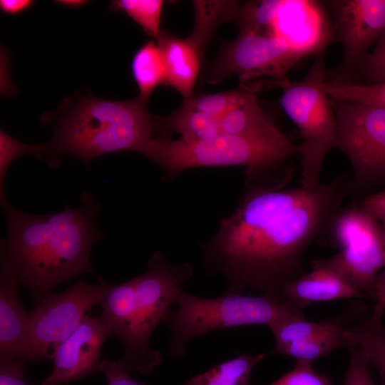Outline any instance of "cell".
<instances>
[{"mask_svg":"<svg viewBox=\"0 0 385 385\" xmlns=\"http://www.w3.org/2000/svg\"><path fill=\"white\" fill-rule=\"evenodd\" d=\"M329 232L340 251L315 260L340 274L356 290L373 298L377 274L385 268L381 224L358 205L341 209Z\"/></svg>","mask_w":385,"mask_h":385,"instance_id":"obj_8","label":"cell"},{"mask_svg":"<svg viewBox=\"0 0 385 385\" xmlns=\"http://www.w3.org/2000/svg\"><path fill=\"white\" fill-rule=\"evenodd\" d=\"M323 50L303 80L279 85L282 88L281 107L297 127L302 139L299 153L301 184L307 187L321 183L322 165L333 149L337 128L332 101L319 84L325 78Z\"/></svg>","mask_w":385,"mask_h":385,"instance_id":"obj_7","label":"cell"},{"mask_svg":"<svg viewBox=\"0 0 385 385\" xmlns=\"http://www.w3.org/2000/svg\"><path fill=\"white\" fill-rule=\"evenodd\" d=\"M373 299L376 303L385 307V268L376 276Z\"/></svg>","mask_w":385,"mask_h":385,"instance_id":"obj_36","label":"cell"},{"mask_svg":"<svg viewBox=\"0 0 385 385\" xmlns=\"http://www.w3.org/2000/svg\"><path fill=\"white\" fill-rule=\"evenodd\" d=\"M165 69V83L184 100L192 96L200 72L203 51L188 36L178 38L162 31L157 38Z\"/></svg>","mask_w":385,"mask_h":385,"instance_id":"obj_16","label":"cell"},{"mask_svg":"<svg viewBox=\"0 0 385 385\" xmlns=\"http://www.w3.org/2000/svg\"><path fill=\"white\" fill-rule=\"evenodd\" d=\"M131 72L140 91L139 96L148 99L153 91L165 82V69L160 49L149 41L134 53Z\"/></svg>","mask_w":385,"mask_h":385,"instance_id":"obj_22","label":"cell"},{"mask_svg":"<svg viewBox=\"0 0 385 385\" xmlns=\"http://www.w3.org/2000/svg\"><path fill=\"white\" fill-rule=\"evenodd\" d=\"M81 201L78 208L43 215L18 210L7 200L1 202L8 227L1 243V265L29 288L37 304L59 283L93 273L91 251L102 237L95 225L101 207L91 192Z\"/></svg>","mask_w":385,"mask_h":385,"instance_id":"obj_2","label":"cell"},{"mask_svg":"<svg viewBox=\"0 0 385 385\" xmlns=\"http://www.w3.org/2000/svg\"><path fill=\"white\" fill-rule=\"evenodd\" d=\"M332 101L337 119L333 148L340 150L351 166V195L385 183V109Z\"/></svg>","mask_w":385,"mask_h":385,"instance_id":"obj_9","label":"cell"},{"mask_svg":"<svg viewBox=\"0 0 385 385\" xmlns=\"http://www.w3.org/2000/svg\"><path fill=\"white\" fill-rule=\"evenodd\" d=\"M313 361L296 360L294 368L270 385H332L329 378L316 371Z\"/></svg>","mask_w":385,"mask_h":385,"instance_id":"obj_30","label":"cell"},{"mask_svg":"<svg viewBox=\"0 0 385 385\" xmlns=\"http://www.w3.org/2000/svg\"><path fill=\"white\" fill-rule=\"evenodd\" d=\"M140 153L160 165L168 176L194 168L244 165L249 183L267 173L291 171L284 163L299 153V145L274 124L254 133L194 141L153 138Z\"/></svg>","mask_w":385,"mask_h":385,"instance_id":"obj_5","label":"cell"},{"mask_svg":"<svg viewBox=\"0 0 385 385\" xmlns=\"http://www.w3.org/2000/svg\"><path fill=\"white\" fill-rule=\"evenodd\" d=\"M310 53L289 45L275 34L240 32L235 40L222 45L205 78L216 84L237 74L242 85L260 77L272 78L280 85L289 81L288 72Z\"/></svg>","mask_w":385,"mask_h":385,"instance_id":"obj_10","label":"cell"},{"mask_svg":"<svg viewBox=\"0 0 385 385\" xmlns=\"http://www.w3.org/2000/svg\"><path fill=\"white\" fill-rule=\"evenodd\" d=\"M349 195L344 175L312 187L252 184L204 245L205 262L227 279L225 293L252 288L282 299L285 286L302 275L305 251L329 232Z\"/></svg>","mask_w":385,"mask_h":385,"instance_id":"obj_1","label":"cell"},{"mask_svg":"<svg viewBox=\"0 0 385 385\" xmlns=\"http://www.w3.org/2000/svg\"><path fill=\"white\" fill-rule=\"evenodd\" d=\"M274 124L260 106L256 92L250 89L239 103L219 120L220 133L227 135L254 133Z\"/></svg>","mask_w":385,"mask_h":385,"instance_id":"obj_21","label":"cell"},{"mask_svg":"<svg viewBox=\"0 0 385 385\" xmlns=\"http://www.w3.org/2000/svg\"><path fill=\"white\" fill-rule=\"evenodd\" d=\"M192 274L190 265L173 264L156 252L145 273L120 284L101 282L100 317L121 342L124 354L119 361L126 370L148 375L160 364L161 354L150 348V339Z\"/></svg>","mask_w":385,"mask_h":385,"instance_id":"obj_3","label":"cell"},{"mask_svg":"<svg viewBox=\"0 0 385 385\" xmlns=\"http://www.w3.org/2000/svg\"><path fill=\"white\" fill-rule=\"evenodd\" d=\"M195 24L189 37L205 49L216 28L235 20L240 4L236 1H194Z\"/></svg>","mask_w":385,"mask_h":385,"instance_id":"obj_23","label":"cell"},{"mask_svg":"<svg viewBox=\"0 0 385 385\" xmlns=\"http://www.w3.org/2000/svg\"><path fill=\"white\" fill-rule=\"evenodd\" d=\"M320 86L333 100L366 104L385 109V81L378 83L321 80Z\"/></svg>","mask_w":385,"mask_h":385,"instance_id":"obj_25","label":"cell"},{"mask_svg":"<svg viewBox=\"0 0 385 385\" xmlns=\"http://www.w3.org/2000/svg\"><path fill=\"white\" fill-rule=\"evenodd\" d=\"M266 356L242 354L176 385H251L252 369Z\"/></svg>","mask_w":385,"mask_h":385,"instance_id":"obj_20","label":"cell"},{"mask_svg":"<svg viewBox=\"0 0 385 385\" xmlns=\"http://www.w3.org/2000/svg\"><path fill=\"white\" fill-rule=\"evenodd\" d=\"M99 371L105 374L107 385H148L145 382L133 379L119 361L102 359Z\"/></svg>","mask_w":385,"mask_h":385,"instance_id":"obj_32","label":"cell"},{"mask_svg":"<svg viewBox=\"0 0 385 385\" xmlns=\"http://www.w3.org/2000/svg\"><path fill=\"white\" fill-rule=\"evenodd\" d=\"M164 1L162 0H116L110 9L125 13L150 36L158 38L161 34L160 19Z\"/></svg>","mask_w":385,"mask_h":385,"instance_id":"obj_26","label":"cell"},{"mask_svg":"<svg viewBox=\"0 0 385 385\" xmlns=\"http://www.w3.org/2000/svg\"><path fill=\"white\" fill-rule=\"evenodd\" d=\"M16 275L1 265L0 274V362L29 361L30 313L18 296Z\"/></svg>","mask_w":385,"mask_h":385,"instance_id":"obj_15","label":"cell"},{"mask_svg":"<svg viewBox=\"0 0 385 385\" xmlns=\"http://www.w3.org/2000/svg\"><path fill=\"white\" fill-rule=\"evenodd\" d=\"M55 2L60 5L68 7H80L88 4V1L84 0H60L55 1Z\"/></svg>","mask_w":385,"mask_h":385,"instance_id":"obj_37","label":"cell"},{"mask_svg":"<svg viewBox=\"0 0 385 385\" xmlns=\"http://www.w3.org/2000/svg\"><path fill=\"white\" fill-rule=\"evenodd\" d=\"M42 146L22 143L6 135L2 130L0 135V199L6 200L4 192V181L6 170L14 159L25 153L41 152Z\"/></svg>","mask_w":385,"mask_h":385,"instance_id":"obj_28","label":"cell"},{"mask_svg":"<svg viewBox=\"0 0 385 385\" xmlns=\"http://www.w3.org/2000/svg\"><path fill=\"white\" fill-rule=\"evenodd\" d=\"M176 304L175 309L167 311L163 322L171 332L168 354L181 359L185 354L188 343L195 337L224 328L247 325L270 327L287 318L304 317V311L310 302L242 293L202 298L183 289Z\"/></svg>","mask_w":385,"mask_h":385,"instance_id":"obj_6","label":"cell"},{"mask_svg":"<svg viewBox=\"0 0 385 385\" xmlns=\"http://www.w3.org/2000/svg\"><path fill=\"white\" fill-rule=\"evenodd\" d=\"M332 12L338 39L343 47L337 73L343 78L355 74L370 47L385 34V0L327 1Z\"/></svg>","mask_w":385,"mask_h":385,"instance_id":"obj_12","label":"cell"},{"mask_svg":"<svg viewBox=\"0 0 385 385\" xmlns=\"http://www.w3.org/2000/svg\"><path fill=\"white\" fill-rule=\"evenodd\" d=\"M381 225L383 227V229H384V233H385V223L381 224Z\"/></svg>","mask_w":385,"mask_h":385,"instance_id":"obj_38","label":"cell"},{"mask_svg":"<svg viewBox=\"0 0 385 385\" xmlns=\"http://www.w3.org/2000/svg\"><path fill=\"white\" fill-rule=\"evenodd\" d=\"M147 101L139 96L121 101L83 98L61 119L41 151L70 153L83 161L115 152L140 153L157 130Z\"/></svg>","mask_w":385,"mask_h":385,"instance_id":"obj_4","label":"cell"},{"mask_svg":"<svg viewBox=\"0 0 385 385\" xmlns=\"http://www.w3.org/2000/svg\"><path fill=\"white\" fill-rule=\"evenodd\" d=\"M282 0L249 1L240 6L235 20L240 32L258 34H274L277 14L283 4Z\"/></svg>","mask_w":385,"mask_h":385,"instance_id":"obj_24","label":"cell"},{"mask_svg":"<svg viewBox=\"0 0 385 385\" xmlns=\"http://www.w3.org/2000/svg\"><path fill=\"white\" fill-rule=\"evenodd\" d=\"M249 88L235 89L208 94L192 95L183 102L190 108L217 119L218 121L237 106Z\"/></svg>","mask_w":385,"mask_h":385,"instance_id":"obj_27","label":"cell"},{"mask_svg":"<svg viewBox=\"0 0 385 385\" xmlns=\"http://www.w3.org/2000/svg\"><path fill=\"white\" fill-rule=\"evenodd\" d=\"M345 347L349 350V362L343 385H381L371 375L366 354L351 344Z\"/></svg>","mask_w":385,"mask_h":385,"instance_id":"obj_31","label":"cell"},{"mask_svg":"<svg viewBox=\"0 0 385 385\" xmlns=\"http://www.w3.org/2000/svg\"><path fill=\"white\" fill-rule=\"evenodd\" d=\"M270 329L275 339L272 354L313 361L345 346V327L339 320L309 322L292 317L279 321Z\"/></svg>","mask_w":385,"mask_h":385,"instance_id":"obj_14","label":"cell"},{"mask_svg":"<svg viewBox=\"0 0 385 385\" xmlns=\"http://www.w3.org/2000/svg\"><path fill=\"white\" fill-rule=\"evenodd\" d=\"M384 309V306L376 303L370 316L345 327L344 331L345 346L351 344L366 354L370 364L378 371L381 385H385Z\"/></svg>","mask_w":385,"mask_h":385,"instance_id":"obj_18","label":"cell"},{"mask_svg":"<svg viewBox=\"0 0 385 385\" xmlns=\"http://www.w3.org/2000/svg\"><path fill=\"white\" fill-rule=\"evenodd\" d=\"M158 129L179 133L180 138L194 141L221 134L219 121L182 104L169 116L157 119Z\"/></svg>","mask_w":385,"mask_h":385,"instance_id":"obj_19","label":"cell"},{"mask_svg":"<svg viewBox=\"0 0 385 385\" xmlns=\"http://www.w3.org/2000/svg\"><path fill=\"white\" fill-rule=\"evenodd\" d=\"M112 336L101 317L86 316L76 330L56 348L53 369L40 385H61L99 371L101 350Z\"/></svg>","mask_w":385,"mask_h":385,"instance_id":"obj_13","label":"cell"},{"mask_svg":"<svg viewBox=\"0 0 385 385\" xmlns=\"http://www.w3.org/2000/svg\"><path fill=\"white\" fill-rule=\"evenodd\" d=\"M380 223H385V190L369 194L358 205Z\"/></svg>","mask_w":385,"mask_h":385,"instance_id":"obj_33","label":"cell"},{"mask_svg":"<svg viewBox=\"0 0 385 385\" xmlns=\"http://www.w3.org/2000/svg\"><path fill=\"white\" fill-rule=\"evenodd\" d=\"M24 362L0 365V385H32L24 378Z\"/></svg>","mask_w":385,"mask_h":385,"instance_id":"obj_34","label":"cell"},{"mask_svg":"<svg viewBox=\"0 0 385 385\" xmlns=\"http://www.w3.org/2000/svg\"><path fill=\"white\" fill-rule=\"evenodd\" d=\"M311 264L312 270L309 272L293 279L285 286L281 294L282 299L311 302L367 297L335 270L315 260Z\"/></svg>","mask_w":385,"mask_h":385,"instance_id":"obj_17","label":"cell"},{"mask_svg":"<svg viewBox=\"0 0 385 385\" xmlns=\"http://www.w3.org/2000/svg\"><path fill=\"white\" fill-rule=\"evenodd\" d=\"M366 83H378L385 81V34L358 66L355 74Z\"/></svg>","mask_w":385,"mask_h":385,"instance_id":"obj_29","label":"cell"},{"mask_svg":"<svg viewBox=\"0 0 385 385\" xmlns=\"http://www.w3.org/2000/svg\"><path fill=\"white\" fill-rule=\"evenodd\" d=\"M34 4L30 0H1L0 9L6 14L18 15L30 9Z\"/></svg>","mask_w":385,"mask_h":385,"instance_id":"obj_35","label":"cell"},{"mask_svg":"<svg viewBox=\"0 0 385 385\" xmlns=\"http://www.w3.org/2000/svg\"><path fill=\"white\" fill-rule=\"evenodd\" d=\"M101 282L80 280L61 293H51L30 313L29 361L52 359L58 346L80 326L86 313L99 304Z\"/></svg>","mask_w":385,"mask_h":385,"instance_id":"obj_11","label":"cell"}]
</instances>
